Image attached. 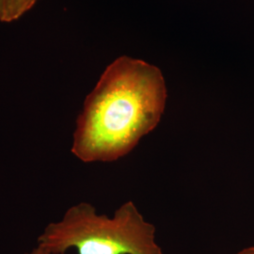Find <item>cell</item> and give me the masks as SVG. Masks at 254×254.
Masks as SVG:
<instances>
[{"label":"cell","mask_w":254,"mask_h":254,"mask_svg":"<svg viewBox=\"0 0 254 254\" xmlns=\"http://www.w3.org/2000/svg\"><path fill=\"white\" fill-rule=\"evenodd\" d=\"M167 101V84L158 67L120 57L105 69L84 101L71 153L86 164L123 159L158 127Z\"/></svg>","instance_id":"cell-1"},{"label":"cell","mask_w":254,"mask_h":254,"mask_svg":"<svg viewBox=\"0 0 254 254\" xmlns=\"http://www.w3.org/2000/svg\"><path fill=\"white\" fill-rule=\"evenodd\" d=\"M155 232L132 200L120 205L111 217L82 201L46 225L37 246L58 254L73 249L77 254H164Z\"/></svg>","instance_id":"cell-2"},{"label":"cell","mask_w":254,"mask_h":254,"mask_svg":"<svg viewBox=\"0 0 254 254\" xmlns=\"http://www.w3.org/2000/svg\"><path fill=\"white\" fill-rule=\"evenodd\" d=\"M39 0H0V22L11 23L32 9Z\"/></svg>","instance_id":"cell-3"},{"label":"cell","mask_w":254,"mask_h":254,"mask_svg":"<svg viewBox=\"0 0 254 254\" xmlns=\"http://www.w3.org/2000/svg\"><path fill=\"white\" fill-rule=\"evenodd\" d=\"M26 254H54V253H52V252H49V251H47L46 249H44V248H41V247H39V246H36L35 248H33L30 252H28Z\"/></svg>","instance_id":"cell-4"},{"label":"cell","mask_w":254,"mask_h":254,"mask_svg":"<svg viewBox=\"0 0 254 254\" xmlns=\"http://www.w3.org/2000/svg\"><path fill=\"white\" fill-rule=\"evenodd\" d=\"M235 254H254V246L245 248V249H243V250L237 252V253Z\"/></svg>","instance_id":"cell-5"}]
</instances>
